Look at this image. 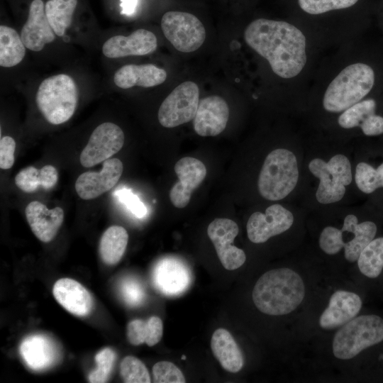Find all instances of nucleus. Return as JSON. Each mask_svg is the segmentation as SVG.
Wrapping results in <instances>:
<instances>
[{"label":"nucleus","instance_id":"nucleus-36","mask_svg":"<svg viewBox=\"0 0 383 383\" xmlns=\"http://www.w3.org/2000/svg\"><path fill=\"white\" fill-rule=\"evenodd\" d=\"M358 0H298L300 8L307 13L316 15L333 10L347 9Z\"/></svg>","mask_w":383,"mask_h":383},{"label":"nucleus","instance_id":"nucleus-14","mask_svg":"<svg viewBox=\"0 0 383 383\" xmlns=\"http://www.w3.org/2000/svg\"><path fill=\"white\" fill-rule=\"evenodd\" d=\"M174 170L178 182L171 188L169 196L173 206L182 209L189 203L192 192L202 183L207 171L201 160L192 157L179 160Z\"/></svg>","mask_w":383,"mask_h":383},{"label":"nucleus","instance_id":"nucleus-33","mask_svg":"<svg viewBox=\"0 0 383 383\" xmlns=\"http://www.w3.org/2000/svg\"><path fill=\"white\" fill-rule=\"evenodd\" d=\"M355 181L357 188L365 194H371L383 187V162L377 168L364 162L358 163Z\"/></svg>","mask_w":383,"mask_h":383},{"label":"nucleus","instance_id":"nucleus-23","mask_svg":"<svg viewBox=\"0 0 383 383\" xmlns=\"http://www.w3.org/2000/svg\"><path fill=\"white\" fill-rule=\"evenodd\" d=\"M166 78V71L155 65H126L116 70L113 82L122 89L134 86L148 88L162 84Z\"/></svg>","mask_w":383,"mask_h":383},{"label":"nucleus","instance_id":"nucleus-3","mask_svg":"<svg viewBox=\"0 0 383 383\" xmlns=\"http://www.w3.org/2000/svg\"><path fill=\"white\" fill-rule=\"evenodd\" d=\"M374 84V72L368 65L355 62L343 68L331 82L323 97V109L343 112L362 100Z\"/></svg>","mask_w":383,"mask_h":383},{"label":"nucleus","instance_id":"nucleus-41","mask_svg":"<svg viewBox=\"0 0 383 383\" xmlns=\"http://www.w3.org/2000/svg\"><path fill=\"white\" fill-rule=\"evenodd\" d=\"M362 133L367 136L383 133V117L376 113L370 116L360 126Z\"/></svg>","mask_w":383,"mask_h":383},{"label":"nucleus","instance_id":"nucleus-37","mask_svg":"<svg viewBox=\"0 0 383 383\" xmlns=\"http://www.w3.org/2000/svg\"><path fill=\"white\" fill-rule=\"evenodd\" d=\"M155 383H184L185 378L181 370L172 362L160 361L152 367Z\"/></svg>","mask_w":383,"mask_h":383},{"label":"nucleus","instance_id":"nucleus-2","mask_svg":"<svg viewBox=\"0 0 383 383\" xmlns=\"http://www.w3.org/2000/svg\"><path fill=\"white\" fill-rule=\"evenodd\" d=\"M305 285L294 270L282 267L264 273L255 283L252 300L263 313L282 316L294 311L305 296Z\"/></svg>","mask_w":383,"mask_h":383},{"label":"nucleus","instance_id":"nucleus-11","mask_svg":"<svg viewBox=\"0 0 383 383\" xmlns=\"http://www.w3.org/2000/svg\"><path fill=\"white\" fill-rule=\"evenodd\" d=\"M124 143V133L116 124L105 122L92 132L80 154V162L85 167H93L118 152Z\"/></svg>","mask_w":383,"mask_h":383},{"label":"nucleus","instance_id":"nucleus-42","mask_svg":"<svg viewBox=\"0 0 383 383\" xmlns=\"http://www.w3.org/2000/svg\"><path fill=\"white\" fill-rule=\"evenodd\" d=\"M138 0H121L122 13L126 15L133 13L135 9Z\"/></svg>","mask_w":383,"mask_h":383},{"label":"nucleus","instance_id":"nucleus-29","mask_svg":"<svg viewBox=\"0 0 383 383\" xmlns=\"http://www.w3.org/2000/svg\"><path fill=\"white\" fill-rule=\"evenodd\" d=\"M26 55V46L13 28L0 26V65L11 67L19 64Z\"/></svg>","mask_w":383,"mask_h":383},{"label":"nucleus","instance_id":"nucleus-19","mask_svg":"<svg viewBox=\"0 0 383 383\" xmlns=\"http://www.w3.org/2000/svg\"><path fill=\"white\" fill-rule=\"evenodd\" d=\"M362 304L360 297L354 292L345 290L335 292L320 316V326L331 330L343 326L357 316Z\"/></svg>","mask_w":383,"mask_h":383},{"label":"nucleus","instance_id":"nucleus-21","mask_svg":"<svg viewBox=\"0 0 383 383\" xmlns=\"http://www.w3.org/2000/svg\"><path fill=\"white\" fill-rule=\"evenodd\" d=\"M25 213L31 231L43 243H49L55 238L64 220L62 208L48 209L38 201L30 202Z\"/></svg>","mask_w":383,"mask_h":383},{"label":"nucleus","instance_id":"nucleus-7","mask_svg":"<svg viewBox=\"0 0 383 383\" xmlns=\"http://www.w3.org/2000/svg\"><path fill=\"white\" fill-rule=\"evenodd\" d=\"M382 340L383 319L377 315L360 316L336 332L332 344L333 353L338 359L349 360Z\"/></svg>","mask_w":383,"mask_h":383},{"label":"nucleus","instance_id":"nucleus-35","mask_svg":"<svg viewBox=\"0 0 383 383\" xmlns=\"http://www.w3.org/2000/svg\"><path fill=\"white\" fill-rule=\"evenodd\" d=\"M116 359L114 351L106 348L100 350L95 355L96 367L89 374V381L91 383L106 382Z\"/></svg>","mask_w":383,"mask_h":383},{"label":"nucleus","instance_id":"nucleus-31","mask_svg":"<svg viewBox=\"0 0 383 383\" xmlns=\"http://www.w3.org/2000/svg\"><path fill=\"white\" fill-rule=\"evenodd\" d=\"M358 268L369 278H376L383 269V237L374 238L361 252Z\"/></svg>","mask_w":383,"mask_h":383},{"label":"nucleus","instance_id":"nucleus-9","mask_svg":"<svg viewBox=\"0 0 383 383\" xmlns=\"http://www.w3.org/2000/svg\"><path fill=\"white\" fill-rule=\"evenodd\" d=\"M165 38L174 48L182 52L198 50L206 39V30L194 15L183 11L166 12L161 20Z\"/></svg>","mask_w":383,"mask_h":383},{"label":"nucleus","instance_id":"nucleus-22","mask_svg":"<svg viewBox=\"0 0 383 383\" xmlns=\"http://www.w3.org/2000/svg\"><path fill=\"white\" fill-rule=\"evenodd\" d=\"M57 301L67 311L87 316L92 311L94 300L90 292L79 282L70 278L58 279L52 288Z\"/></svg>","mask_w":383,"mask_h":383},{"label":"nucleus","instance_id":"nucleus-28","mask_svg":"<svg viewBox=\"0 0 383 383\" xmlns=\"http://www.w3.org/2000/svg\"><path fill=\"white\" fill-rule=\"evenodd\" d=\"M162 333V321L157 316H152L147 321L134 319L127 326V338L133 345L145 343L148 346H153L161 340Z\"/></svg>","mask_w":383,"mask_h":383},{"label":"nucleus","instance_id":"nucleus-15","mask_svg":"<svg viewBox=\"0 0 383 383\" xmlns=\"http://www.w3.org/2000/svg\"><path fill=\"white\" fill-rule=\"evenodd\" d=\"M123 170V163L119 159H107L104 161L100 172H86L81 174L76 180L75 190L82 199H95L116 184Z\"/></svg>","mask_w":383,"mask_h":383},{"label":"nucleus","instance_id":"nucleus-18","mask_svg":"<svg viewBox=\"0 0 383 383\" xmlns=\"http://www.w3.org/2000/svg\"><path fill=\"white\" fill-rule=\"evenodd\" d=\"M55 36L46 16L43 1L33 0L30 5L28 19L21 32L26 48L39 52L46 44L55 40Z\"/></svg>","mask_w":383,"mask_h":383},{"label":"nucleus","instance_id":"nucleus-25","mask_svg":"<svg viewBox=\"0 0 383 383\" xmlns=\"http://www.w3.org/2000/svg\"><path fill=\"white\" fill-rule=\"evenodd\" d=\"M211 348L213 355L226 371L236 373L243 367L242 352L227 330L218 328L214 331L211 340Z\"/></svg>","mask_w":383,"mask_h":383},{"label":"nucleus","instance_id":"nucleus-8","mask_svg":"<svg viewBox=\"0 0 383 383\" xmlns=\"http://www.w3.org/2000/svg\"><path fill=\"white\" fill-rule=\"evenodd\" d=\"M309 170L319 179L316 192V200L323 204L340 201L353 180L351 164L343 154H337L326 162L314 158L309 163Z\"/></svg>","mask_w":383,"mask_h":383},{"label":"nucleus","instance_id":"nucleus-5","mask_svg":"<svg viewBox=\"0 0 383 383\" xmlns=\"http://www.w3.org/2000/svg\"><path fill=\"white\" fill-rule=\"evenodd\" d=\"M377 226L372 221L358 223L354 214L347 215L341 229L325 227L318 239L319 247L328 255H335L343 248L344 257L350 262L357 260L362 250L374 238Z\"/></svg>","mask_w":383,"mask_h":383},{"label":"nucleus","instance_id":"nucleus-6","mask_svg":"<svg viewBox=\"0 0 383 383\" xmlns=\"http://www.w3.org/2000/svg\"><path fill=\"white\" fill-rule=\"evenodd\" d=\"M35 101L48 122L53 125L67 122L73 116L78 101L74 79L65 74L45 79L39 85Z\"/></svg>","mask_w":383,"mask_h":383},{"label":"nucleus","instance_id":"nucleus-10","mask_svg":"<svg viewBox=\"0 0 383 383\" xmlns=\"http://www.w3.org/2000/svg\"><path fill=\"white\" fill-rule=\"evenodd\" d=\"M199 89L192 81L176 87L161 104L157 113L160 123L174 128L194 118L199 103Z\"/></svg>","mask_w":383,"mask_h":383},{"label":"nucleus","instance_id":"nucleus-40","mask_svg":"<svg viewBox=\"0 0 383 383\" xmlns=\"http://www.w3.org/2000/svg\"><path fill=\"white\" fill-rule=\"evenodd\" d=\"M123 295L129 304L138 305L142 301L144 292L138 283L127 281L123 287Z\"/></svg>","mask_w":383,"mask_h":383},{"label":"nucleus","instance_id":"nucleus-16","mask_svg":"<svg viewBox=\"0 0 383 383\" xmlns=\"http://www.w3.org/2000/svg\"><path fill=\"white\" fill-rule=\"evenodd\" d=\"M228 118L226 101L219 96H209L199 101L193 118L194 130L202 137L216 136L224 131Z\"/></svg>","mask_w":383,"mask_h":383},{"label":"nucleus","instance_id":"nucleus-20","mask_svg":"<svg viewBox=\"0 0 383 383\" xmlns=\"http://www.w3.org/2000/svg\"><path fill=\"white\" fill-rule=\"evenodd\" d=\"M153 281L155 287L164 294L177 295L189 286L191 274L184 262L173 257H167L155 265Z\"/></svg>","mask_w":383,"mask_h":383},{"label":"nucleus","instance_id":"nucleus-30","mask_svg":"<svg viewBox=\"0 0 383 383\" xmlns=\"http://www.w3.org/2000/svg\"><path fill=\"white\" fill-rule=\"evenodd\" d=\"M77 0H48L45 11L48 22L57 36L64 35L70 27Z\"/></svg>","mask_w":383,"mask_h":383},{"label":"nucleus","instance_id":"nucleus-24","mask_svg":"<svg viewBox=\"0 0 383 383\" xmlns=\"http://www.w3.org/2000/svg\"><path fill=\"white\" fill-rule=\"evenodd\" d=\"M21 355L33 370H40L52 365L58 359L59 351L54 341L42 335L26 338L20 346Z\"/></svg>","mask_w":383,"mask_h":383},{"label":"nucleus","instance_id":"nucleus-32","mask_svg":"<svg viewBox=\"0 0 383 383\" xmlns=\"http://www.w3.org/2000/svg\"><path fill=\"white\" fill-rule=\"evenodd\" d=\"M376 102L372 99L362 100L342 112L338 125L345 129L360 127L370 116L375 113Z\"/></svg>","mask_w":383,"mask_h":383},{"label":"nucleus","instance_id":"nucleus-17","mask_svg":"<svg viewBox=\"0 0 383 383\" xmlns=\"http://www.w3.org/2000/svg\"><path fill=\"white\" fill-rule=\"evenodd\" d=\"M157 47L155 35L145 29H138L128 36L115 35L102 46L103 54L109 58L145 55Z\"/></svg>","mask_w":383,"mask_h":383},{"label":"nucleus","instance_id":"nucleus-43","mask_svg":"<svg viewBox=\"0 0 383 383\" xmlns=\"http://www.w3.org/2000/svg\"><path fill=\"white\" fill-rule=\"evenodd\" d=\"M185 358H186V357H184V355L182 357V359H183V360L185 359Z\"/></svg>","mask_w":383,"mask_h":383},{"label":"nucleus","instance_id":"nucleus-26","mask_svg":"<svg viewBox=\"0 0 383 383\" xmlns=\"http://www.w3.org/2000/svg\"><path fill=\"white\" fill-rule=\"evenodd\" d=\"M57 180V170L50 165H46L40 170L33 166L25 167L15 177L16 185L26 193L35 192L39 187L50 189Z\"/></svg>","mask_w":383,"mask_h":383},{"label":"nucleus","instance_id":"nucleus-27","mask_svg":"<svg viewBox=\"0 0 383 383\" xmlns=\"http://www.w3.org/2000/svg\"><path fill=\"white\" fill-rule=\"evenodd\" d=\"M128 241L126 230L120 226H112L102 234L99 245V252L103 262L112 265L122 258Z\"/></svg>","mask_w":383,"mask_h":383},{"label":"nucleus","instance_id":"nucleus-12","mask_svg":"<svg viewBox=\"0 0 383 383\" xmlns=\"http://www.w3.org/2000/svg\"><path fill=\"white\" fill-rule=\"evenodd\" d=\"M239 231L237 223L228 218H215L207 228V234L212 241L217 255L225 269L234 270L241 267L246 260L245 252L233 245Z\"/></svg>","mask_w":383,"mask_h":383},{"label":"nucleus","instance_id":"nucleus-13","mask_svg":"<svg viewBox=\"0 0 383 383\" xmlns=\"http://www.w3.org/2000/svg\"><path fill=\"white\" fill-rule=\"evenodd\" d=\"M294 221L289 210L280 204H272L265 213L257 211L251 214L247 222V235L252 243H262L289 229Z\"/></svg>","mask_w":383,"mask_h":383},{"label":"nucleus","instance_id":"nucleus-38","mask_svg":"<svg viewBox=\"0 0 383 383\" xmlns=\"http://www.w3.org/2000/svg\"><path fill=\"white\" fill-rule=\"evenodd\" d=\"M118 199L138 218H143L147 213V209L140 199L131 191L122 189L116 192Z\"/></svg>","mask_w":383,"mask_h":383},{"label":"nucleus","instance_id":"nucleus-1","mask_svg":"<svg viewBox=\"0 0 383 383\" xmlns=\"http://www.w3.org/2000/svg\"><path fill=\"white\" fill-rule=\"evenodd\" d=\"M244 39L248 45L267 60L273 72L281 78L296 77L306 65V37L289 23L255 19L245 28Z\"/></svg>","mask_w":383,"mask_h":383},{"label":"nucleus","instance_id":"nucleus-34","mask_svg":"<svg viewBox=\"0 0 383 383\" xmlns=\"http://www.w3.org/2000/svg\"><path fill=\"white\" fill-rule=\"evenodd\" d=\"M120 373L126 383H150V374L144 363L138 358L128 355L120 365Z\"/></svg>","mask_w":383,"mask_h":383},{"label":"nucleus","instance_id":"nucleus-39","mask_svg":"<svg viewBox=\"0 0 383 383\" xmlns=\"http://www.w3.org/2000/svg\"><path fill=\"white\" fill-rule=\"evenodd\" d=\"M16 142L13 138L6 135L0 140V167L3 170L10 169L14 163Z\"/></svg>","mask_w":383,"mask_h":383},{"label":"nucleus","instance_id":"nucleus-4","mask_svg":"<svg viewBox=\"0 0 383 383\" xmlns=\"http://www.w3.org/2000/svg\"><path fill=\"white\" fill-rule=\"evenodd\" d=\"M299 177L294 153L286 148L271 151L265 157L257 180L260 194L269 201H279L296 187Z\"/></svg>","mask_w":383,"mask_h":383}]
</instances>
